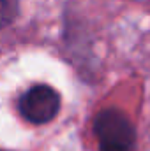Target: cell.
Returning a JSON list of instances; mask_svg holds the SVG:
<instances>
[{"label": "cell", "mask_w": 150, "mask_h": 151, "mask_svg": "<svg viewBox=\"0 0 150 151\" xmlns=\"http://www.w3.org/2000/svg\"><path fill=\"white\" fill-rule=\"evenodd\" d=\"M92 132L97 151H136L138 148L136 125L118 107H106L95 114Z\"/></svg>", "instance_id": "cell-1"}, {"label": "cell", "mask_w": 150, "mask_h": 151, "mask_svg": "<svg viewBox=\"0 0 150 151\" xmlns=\"http://www.w3.org/2000/svg\"><path fill=\"white\" fill-rule=\"evenodd\" d=\"M20 116L30 125H48L51 123L62 109V95L53 86L46 83H37L28 86L16 102Z\"/></svg>", "instance_id": "cell-2"}, {"label": "cell", "mask_w": 150, "mask_h": 151, "mask_svg": "<svg viewBox=\"0 0 150 151\" xmlns=\"http://www.w3.org/2000/svg\"><path fill=\"white\" fill-rule=\"evenodd\" d=\"M21 12L20 0H0V30L9 28Z\"/></svg>", "instance_id": "cell-3"}]
</instances>
